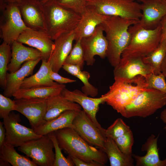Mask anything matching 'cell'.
Here are the masks:
<instances>
[{
    "label": "cell",
    "mask_w": 166,
    "mask_h": 166,
    "mask_svg": "<svg viewBox=\"0 0 166 166\" xmlns=\"http://www.w3.org/2000/svg\"><path fill=\"white\" fill-rule=\"evenodd\" d=\"M114 140L122 152L127 155L132 156V148L134 140L131 130Z\"/></svg>",
    "instance_id": "d590c367"
},
{
    "label": "cell",
    "mask_w": 166,
    "mask_h": 166,
    "mask_svg": "<svg viewBox=\"0 0 166 166\" xmlns=\"http://www.w3.org/2000/svg\"><path fill=\"white\" fill-rule=\"evenodd\" d=\"M3 119L6 129L5 142L14 147H19L30 140L42 136L36 133L32 128L20 124L21 120L18 113L11 112Z\"/></svg>",
    "instance_id": "8fae6325"
},
{
    "label": "cell",
    "mask_w": 166,
    "mask_h": 166,
    "mask_svg": "<svg viewBox=\"0 0 166 166\" xmlns=\"http://www.w3.org/2000/svg\"><path fill=\"white\" fill-rule=\"evenodd\" d=\"M65 88L64 84L55 86H38L29 88H20L13 95L15 99L40 98L48 99L61 93Z\"/></svg>",
    "instance_id": "484cf974"
},
{
    "label": "cell",
    "mask_w": 166,
    "mask_h": 166,
    "mask_svg": "<svg viewBox=\"0 0 166 166\" xmlns=\"http://www.w3.org/2000/svg\"><path fill=\"white\" fill-rule=\"evenodd\" d=\"M61 93L67 99L81 106L97 127L105 132V129L101 126L96 117L100 105L105 102L106 96L105 94L99 98L91 97L78 89L71 91L65 88L63 89Z\"/></svg>",
    "instance_id": "2e32d148"
},
{
    "label": "cell",
    "mask_w": 166,
    "mask_h": 166,
    "mask_svg": "<svg viewBox=\"0 0 166 166\" xmlns=\"http://www.w3.org/2000/svg\"><path fill=\"white\" fill-rule=\"evenodd\" d=\"M114 80L109 91L105 94V102L119 113L140 93L149 88L145 77L141 75L130 79Z\"/></svg>",
    "instance_id": "3957f363"
},
{
    "label": "cell",
    "mask_w": 166,
    "mask_h": 166,
    "mask_svg": "<svg viewBox=\"0 0 166 166\" xmlns=\"http://www.w3.org/2000/svg\"><path fill=\"white\" fill-rule=\"evenodd\" d=\"M131 130L130 127L123 120L119 118L107 129H105V135L106 137L114 140Z\"/></svg>",
    "instance_id": "e575fe53"
},
{
    "label": "cell",
    "mask_w": 166,
    "mask_h": 166,
    "mask_svg": "<svg viewBox=\"0 0 166 166\" xmlns=\"http://www.w3.org/2000/svg\"><path fill=\"white\" fill-rule=\"evenodd\" d=\"M138 21L108 16L100 24L108 43L106 57L112 66L115 67L119 63L122 52L130 43L131 35L128 31L129 27Z\"/></svg>",
    "instance_id": "6da1fadb"
},
{
    "label": "cell",
    "mask_w": 166,
    "mask_h": 166,
    "mask_svg": "<svg viewBox=\"0 0 166 166\" xmlns=\"http://www.w3.org/2000/svg\"><path fill=\"white\" fill-rule=\"evenodd\" d=\"M23 44L16 40L11 45V58L8 66V71L10 73L17 71L27 61L42 58V53L38 50L26 47Z\"/></svg>",
    "instance_id": "7402d4cb"
},
{
    "label": "cell",
    "mask_w": 166,
    "mask_h": 166,
    "mask_svg": "<svg viewBox=\"0 0 166 166\" xmlns=\"http://www.w3.org/2000/svg\"><path fill=\"white\" fill-rule=\"evenodd\" d=\"M6 138V129L3 122L0 121V148L5 142Z\"/></svg>",
    "instance_id": "7bdbcfd3"
},
{
    "label": "cell",
    "mask_w": 166,
    "mask_h": 166,
    "mask_svg": "<svg viewBox=\"0 0 166 166\" xmlns=\"http://www.w3.org/2000/svg\"><path fill=\"white\" fill-rule=\"evenodd\" d=\"M39 70L35 74L23 80L20 88H29L38 86H55L59 84L50 78V73L52 70L49 63L46 60L42 59Z\"/></svg>",
    "instance_id": "4316f807"
},
{
    "label": "cell",
    "mask_w": 166,
    "mask_h": 166,
    "mask_svg": "<svg viewBox=\"0 0 166 166\" xmlns=\"http://www.w3.org/2000/svg\"><path fill=\"white\" fill-rule=\"evenodd\" d=\"M53 144L55 150V160L53 166H74L75 164L69 156L65 157L61 152V148L57 142L54 131L48 134Z\"/></svg>",
    "instance_id": "836d02e7"
},
{
    "label": "cell",
    "mask_w": 166,
    "mask_h": 166,
    "mask_svg": "<svg viewBox=\"0 0 166 166\" xmlns=\"http://www.w3.org/2000/svg\"><path fill=\"white\" fill-rule=\"evenodd\" d=\"M145 78L149 88L155 89L166 93L165 77L162 73L158 75L151 73Z\"/></svg>",
    "instance_id": "8d00e7d4"
},
{
    "label": "cell",
    "mask_w": 166,
    "mask_h": 166,
    "mask_svg": "<svg viewBox=\"0 0 166 166\" xmlns=\"http://www.w3.org/2000/svg\"><path fill=\"white\" fill-rule=\"evenodd\" d=\"M161 71L166 78V54L161 65Z\"/></svg>",
    "instance_id": "f6af8a7d"
},
{
    "label": "cell",
    "mask_w": 166,
    "mask_h": 166,
    "mask_svg": "<svg viewBox=\"0 0 166 166\" xmlns=\"http://www.w3.org/2000/svg\"><path fill=\"white\" fill-rule=\"evenodd\" d=\"M58 73L53 71L52 70L50 73V78L53 81H55L59 84H64L71 83L76 81V80L62 77Z\"/></svg>",
    "instance_id": "ab89813d"
},
{
    "label": "cell",
    "mask_w": 166,
    "mask_h": 166,
    "mask_svg": "<svg viewBox=\"0 0 166 166\" xmlns=\"http://www.w3.org/2000/svg\"><path fill=\"white\" fill-rule=\"evenodd\" d=\"M81 108L78 104L67 99L60 93L48 99L44 120L47 121L53 119L68 110L79 112L82 110Z\"/></svg>",
    "instance_id": "d4e9b609"
},
{
    "label": "cell",
    "mask_w": 166,
    "mask_h": 166,
    "mask_svg": "<svg viewBox=\"0 0 166 166\" xmlns=\"http://www.w3.org/2000/svg\"><path fill=\"white\" fill-rule=\"evenodd\" d=\"M42 59L40 58L27 61L17 71L12 73H7L6 87L4 89L3 95L8 97L13 96L20 89L21 85L26 77L32 74L35 67Z\"/></svg>",
    "instance_id": "44dd1931"
},
{
    "label": "cell",
    "mask_w": 166,
    "mask_h": 166,
    "mask_svg": "<svg viewBox=\"0 0 166 166\" xmlns=\"http://www.w3.org/2000/svg\"><path fill=\"white\" fill-rule=\"evenodd\" d=\"M12 145L5 142L0 148V158L13 166H37L32 160L18 153Z\"/></svg>",
    "instance_id": "f1b7e54d"
},
{
    "label": "cell",
    "mask_w": 166,
    "mask_h": 166,
    "mask_svg": "<svg viewBox=\"0 0 166 166\" xmlns=\"http://www.w3.org/2000/svg\"><path fill=\"white\" fill-rule=\"evenodd\" d=\"M104 32L100 25L92 35L80 40L85 61L87 65H93L95 56L97 55L102 59L106 57L108 43Z\"/></svg>",
    "instance_id": "9a60e30c"
},
{
    "label": "cell",
    "mask_w": 166,
    "mask_h": 166,
    "mask_svg": "<svg viewBox=\"0 0 166 166\" xmlns=\"http://www.w3.org/2000/svg\"><path fill=\"white\" fill-rule=\"evenodd\" d=\"M15 100H12L2 94H0V118L3 119L14 110Z\"/></svg>",
    "instance_id": "f35d334b"
},
{
    "label": "cell",
    "mask_w": 166,
    "mask_h": 166,
    "mask_svg": "<svg viewBox=\"0 0 166 166\" xmlns=\"http://www.w3.org/2000/svg\"><path fill=\"white\" fill-rule=\"evenodd\" d=\"M166 105V93L154 88H148L120 113L123 117L145 118Z\"/></svg>",
    "instance_id": "5b68a950"
},
{
    "label": "cell",
    "mask_w": 166,
    "mask_h": 166,
    "mask_svg": "<svg viewBox=\"0 0 166 166\" xmlns=\"http://www.w3.org/2000/svg\"><path fill=\"white\" fill-rule=\"evenodd\" d=\"M160 24L161 27V41L166 39V15L162 18Z\"/></svg>",
    "instance_id": "b9f144b4"
},
{
    "label": "cell",
    "mask_w": 166,
    "mask_h": 166,
    "mask_svg": "<svg viewBox=\"0 0 166 166\" xmlns=\"http://www.w3.org/2000/svg\"><path fill=\"white\" fill-rule=\"evenodd\" d=\"M26 26L34 30L47 32L43 4L40 0H22L16 2Z\"/></svg>",
    "instance_id": "4fadbf2b"
},
{
    "label": "cell",
    "mask_w": 166,
    "mask_h": 166,
    "mask_svg": "<svg viewBox=\"0 0 166 166\" xmlns=\"http://www.w3.org/2000/svg\"><path fill=\"white\" fill-rule=\"evenodd\" d=\"M138 0L140 1V2H141L142 0Z\"/></svg>",
    "instance_id": "681fc988"
},
{
    "label": "cell",
    "mask_w": 166,
    "mask_h": 166,
    "mask_svg": "<svg viewBox=\"0 0 166 166\" xmlns=\"http://www.w3.org/2000/svg\"><path fill=\"white\" fill-rule=\"evenodd\" d=\"M54 146L48 134L30 140L18 147L20 152L31 158L38 166H53Z\"/></svg>",
    "instance_id": "9c48e42d"
},
{
    "label": "cell",
    "mask_w": 166,
    "mask_h": 166,
    "mask_svg": "<svg viewBox=\"0 0 166 166\" xmlns=\"http://www.w3.org/2000/svg\"><path fill=\"white\" fill-rule=\"evenodd\" d=\"M47 32L53 41L61 35L75 29L81 15L60 5L57 1L43 4Z\"/></svg>",
    "instance_id": "277c9868"
},
{
    "label": "cell",
    "mask_w": 166,
    "mask_h": 166,
    "mask_svg": "<svg viewBox=\"0 0 166 166\" xmlns=\"http://www.w3.org/2000/svg\"><path fill=\"white\" fill-rule=\"evenodd\" d=\"M87 6L99 14L139 21L142 16L140 4L134 0H87Z\"/></svg>",
    "instance_id": "52a82bcc"
},
{
    "label": "cell",
    "mask_w": 166,
    "mask_h": 166,
    "mask_svg": "<svg viewBox=\"0 0 166 166\" xmlns=\"http://www.w3.org/2000/svg\"><path fill=\"white\" fill-rule=\"evenodd\" d=\"M50 0H55L57 1L58 0H42L41 2L42 4L49 1Z\"/></svg>",
    "instance_id": "c3c4849f"
},
{
    "label": "cell",
    "mask_w": 166,
    "mask_h": 166,
    "mask_svg": "<svg viewBox=\"0 0 166 166\" xmlns=\"http://www.w3.org/2000/svg\"><path fill=\"white\" fill-rule=\"evenodd\" d=\"M48 99L31 98L15 99L14 110L25 116L34 129L45 121Z\"/></svg>",
    "instance_id": "5bb4252c"
},
{
    "label": "cell",
    "mask_w": 166,
    "mask_h": 166,
    "mask_svg": "<svg viewBox=\"0 0 166 166\" xmlns=\"http://www.w3.org/2000/svg\"><path fill=\"white\" fill-rule=\"evenodd\" d=\"M105 152L106 153L111 166H132V156L127 155L119 148L114 140L107 137Z\"/></svg>",
    "instance_id": "83f0119b"
},
{
    "label": "cell",
    "mask_w": 166,
    "mask_h": 166,
    "mask_svg": "<svg viewBox=\"0 0 166 166\" xmlns=\"http://www.w3.org/2000/svg\"><path fill=\"white\" fill-rule=\"evenodd\" d=\"M160 24L152 30L140 29L131 35L130 43L122 52L121 58H143L154 50L161 41Z\"/></svg>",
    "instance_id": "8992f818"
},
{
    "label": "cell",
    "mask_w": 166,
    "mask_h": 166,
    "mask_svg": "<svg viewBox=\"0 0 166 166\" xmlns=\"http://www.w3.org/2000/svg\"><path fill=\"white\" fill-rule=\"evenodd\" d=\"M79 112L72 110H66L55 118L45 121L34 130L37 134L43 136L65 128H73V121Z\"/></svg>",
    "instance_id": "cb8c5ba5"
},
{
    "label": "cell",
    "mask_w": 166,
    "mask_h": 166,
    "mask_svg": "<svg viewBox=\"0 0 166 166\" xmlns=\"http://www.w3.org/2000/svg\"><path fill=\"white\" fill-rule=\"evenodd\" d=\"M113 70L114 79H130L141 75L145 77L153 73L152 68L140 58H121Z\"/></svg>",
    "instance_id": "ac0fdd59"
},
{
    "label": "cell",
    "mask_w": 166,
    "mask_h": 166,
    "mask_svg": "<svg viewBox=\"0 0 166 166\" xmlns=\"http://www.w3.org/2000/svg\"><path fill=\"white\" fill-rule=\"evenodd\" d=\"M11 165L9 163L6 161L0 158V166H10Z\"/></svg>",
    "instance_id": "bcb514c9"
},
{
    "label": "cell",
    "mask_w": 166,
    "mask_h": 166,
    "mask_svg": "<svg viewBox=\"0 0 166 166\" xmlns=\"http://www.w3.org/2000/svg\"><path fill=\"white\" fill-rule=\"evenodd\" d=\"M85 62L83 52L80 40L76 42L64 64L78 66L82 70Z\"/></svg>",
    "instance_id": "d6a6232c"
},
{
    "label": "cell",
    "mask_w": 166,
    "mask_h": 166,
    "mask_svg": "<svg viewBox=\"0 0 166 166\" xmlns=\"http://www.w3.org/2000/svg\"><path fill=\"white\" fill-rule=\"evenodd\" d=\"M1 11L0 37L3 42L11 45L24 30L30 28L23 22L16 2L7 3Z\"/></svg>",
    "instance_id": "ba28073f"
},
{
    "label": "cell",
    "mask_w": 166,
    "mask_h": 166,
    "mask_svg": "<svg viewBox=\"0 0 166 166\" xmlns=\"http://www.w3.org/2000/svg\"><path fill=\"white\" fill-rule=\"evenodd\" d=\"M141 2L142 16L136 23L129 27L131 34L140 29L156 28L166 15V0H142Z\"/></svg>",
    "instance_id": "30bf717a"
},
{
    "label": "cell",
    "mask_w": 166,
    "mask_h": 166,
    "mask_svg": "<svg viewBox=\"0 0 166 166\" xmlns=\"http://www.w3.org/2000/svg\"><path fill=\"white\" fill-rule=\"evenodd\" d=\"M159 134L156 136L152 134L147 139L141 147L142 151H146V154L141 156L132 154L136 166H166V158L161 160L159 156L157 146Z\"/></svg>",
    "instance_id": "603a6c76"
},
{
    "label": "cell",
    "mask_w": 166,
    "mask_h": 166,
    "mask_svg": "<svg viewBox=\"0 0 166 166\" xmlns=\"http://www.w3.org/2000/svg\"><path fill=\"white\" fill-rule=\"evenodd\" d=\"M160 117L161 121L166 124L164 128L166 132V109H164L161 112Z\"/></svg>",
    "instance_id": "ee69618b"
},
{
    "label": "cell",
    "mask_w": 166,
    "mask_h": 166,
    "mask_svg": "<svg viewBox=\"0 0 166 166\" xmlns=\"http://www.w3.org/2000/svg\"><path fill=\"white\" fill-rule=\"evenodd\" d=\"M74 41V30L63 34L54 40V48L47 61L52 70L58 73L73 47Z\"/></svg>",
    "instance_id": "d6986e66"
},
{
    "label": "cell",
    "mask_w": 166,
    "mask_h": 166,
    "mask_svg": "<svg viewBox=\"0 0 166 166\" xmlns=\"http://www.w3.org/2000/svg\"><path fill=\"white\" fill-rule=\"evenodd\" d=\"M11 45L3 42L0 45V85L4 89L8 66L11 58Z\"/></svg>",
    "instance_id": "1f68e13d"
},
{
    "label": "cell",
    "mask_w": 166,
    "mask_h": 166,
    "mask_svg": "<svg viewBox=\"0 0 166 166\" xmlns=\"http://www.w3.org/2000/svg\"><path fill=\"white\" fill-rule=\"evenodd\" d=\"M67 72L79 79L83 84L82 91L88 96L92 97L97 96L98 93V89L91 84L89 81L90 74L88 72L82 71L78 66L64 64L62 67Z\"/></svg>",
    "instance_id": "f546056e"
},
{
    "label": "cell",
    "mask_w": 166,
    "mask_h": 166,
    "mask_svg": "<svg viewBox=\"0 0 166 166\" xmlns=\"http://www.w3.org/2000/svg\"><path fill=\"white\" fill-rule=\"evenodd\" d=\"M69 156V155H68ZM75 164L76 166H103L99 163L93 162H87L81 160L75 157L70 156Z\"/></svg>",
    "instance_id": "60d3db41"
},
{
    "label": "cell",
    "mask_w": 166,
    "mask_h": 166,
    "mask_svg": "<svg viewBox=\"0 0 166 166\" xmlns=\"http://www.w3.org/2000/svg\"><path fill=\"white\" fill-rule=\"evenodd\" d=\"M107 16L101 14L93 8L87 6L74 30V41L76 42L92 35Z\"/></svg>",
    "instance_id": "ffe728a7"
},
{
    "label": "cell",
    "mask_w": 166,
    "mask_h": 166,
    "mask_svg": "<svg viewBox=\"0 0 166 166\" xmlns=\"http://www.w3.org/2000/svg\"><path fill=\"white\" fill-rule=\"evenodd\" d=\"M17 40L38 50L42 53V59L47 61L54 48L53 40L45 31L28 29L20 34Z\"/></svg>",
    "instance_id": "e0dca14e"
},
{
    "label": "cell",
    "mask_w": 166,
    "mask_h": 166,
    "mask_svg": "<svg viewBox=\"0 0 166 166\" xmlns=\"http://www.w3.org/2000/svg\"><path fill=\"white\" fill-rule=\"evenodd\" d=\"M61 6L69 9L81 15L87 8V0H58Z\"/></svg>",
    "instance_id": "74e56055"
},
{
    "label": "cell",
    "mask_w": 166,
    "mask_h": 166,
    "mask_svg": "<svg viewBox=\"0 0 166 166\" xmlns=\"http://www.w3.org/2000/svg\"><path fill=\"white\" fill-rule=\"evenodd\" d=\"M166 54V39L161 41L158 46L142 60L152 68L153 74L158 75L161 73V65Z\"/></svg>",
    "instance_id": "4dcf8cb0"
},
{
    "label": "cell",
    "mask_w": 166,
    "mask_h": 166,
    "mask_svg": "<svg viewBox=\"0 0 166 166\" xmlns=\"http://www.w3.org/2000/svg\"><path fill=\"white\" fill-rule=\"evenodd\" d=\"M6 3L16 2L22 0H3ZM41 1L42 0H40Z\"/></svg>",
    "instance_id": "7dc6e473"
},
{
    "label": "cell",
    "mask_w": 166,
    "mask_h": 166,
    "mask_svg": "<svg viewBox=\"0 0 166 166\" xmlns=\"http://www.w3.org/2000/svg\"><path fill=\"white\" fill-rule=\"evenodd\" d=\"M54 132L60 147L69 156L103 166L107 162L108 158L104 151L89 144L73 128L66 127Z\"/></svg>",
    "instance_id": "7a4b0ae2"
},
{
    "label": "cell",
    "mask_w": 166,
    "mask_h": 166,
    "mask_svg": "<svg viewBox=\"0 0 166 166\" xmlns=\"http://www.w3.org/2000/svg\"><path fill=\"white\" fill-rule=\"evenodd\" d=\"M73 129L90 145L105 152L107 137L83 110L79 111L73 122Z\"/></svg>",
    "instance_id": "7c38bea8"
}]
</instances>
